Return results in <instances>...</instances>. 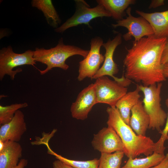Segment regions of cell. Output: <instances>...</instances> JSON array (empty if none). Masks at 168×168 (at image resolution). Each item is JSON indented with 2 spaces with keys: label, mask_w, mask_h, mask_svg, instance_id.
Instances as JSON below:
<instances>
[{
  "label": "cell",
  "mask_w": 168,
  "mask_h": 168,
  "mask_svg": "<svg viewBox=\"0 0 168 168\" xmlns=\"http://www.w3.org/2000/svg\"><path fill=\"white\" fill-rule=\"evenodd\" d=\"M166 40L153 35L133 41L124 61V77L145 86L166 80L161 61Z\"/></svg>",
  "instance_id": "obj_1"
},
{
  "label": "cell",
  "mask_w": 168,
  "mask_h": 168,
  "mask_svg": "<svg viewBox=\"0 0 168 168\" xmlns=\"http://www.w3.org/2000/svg\"><path fill=\"white\" fill-rule=\"evenodd\" d=\"M107 124L112 128L121 138L124 152L128 158H134L141 154L147 156L154 152L155 142L149 137L138 135L123 119L115 107H109Z\"/></svg>",
  "instance_id": "obj_2"
},
{
  "label": "cell",
  "mask_w": 168,
  "mask_h": 168,
  "mask_svg": "<svg viewBox=\"0 0 168 168\" xmlns=\"http://www.w3.org/2000/svg\"><path fill=\"white\" fill-rule=\"evenodd\" d=\"M89 50L83 49L78 47L64 44L62 38L55 47L49 49L36 48L34 51L33 58L36 62L46 64L47 67L43 70L39 69L41 75L48 72L54 68H59L63 70H67L69 66L65 63L70 57L79 55L85 58Z\"/></svg>",
  "instance_id": "obj_3"
},
{
  "label": "cell",
  "mask_w": 168,
  "mask_h": 168,
  "mask_svg": "<svg viewBox=\"0 0 168 168\" xmlns=\"http://www.w3.org/2000/svg\"><path fill=\"white\" fill-rule=\"evenodd\" d=\"M137 85L144 95L143 106L150 119L148 128L156 129L160 133L167 116V114L161 106L160 93L162 83L160 82L149 86Z\"/></svg>",
  "instance_id": "obj_4"
},
{
  "label": "cell",
  "mask_w": 168,
  "mask_h": 168,
  "mask_svg": "<svg viewBox=\"0 0 168 168\" xmlns=\"http://www.w3.org/2000/svg\"><path fill=\"white\" fill-rule=\"evenodd\" d=\"M34 51L28 50L22 54L14 53L12 47L9 46L2 48L0 50V80L2 81L6 75H9L12 80L15 76L22 71L21 68L13 70L15 67L25 65L35 66L36 61L33 58Z\"/></svg>",
  "instance_id": "obj_5"
},
{
  "label": "cell",
  "mask_w": 168,
  "mask_h": 168,
  "mask_svg": "<svg viewBox=\"0 0 168 168\" xmlns=\"http://www.w3.org/2000/svg\"><path fill=\"white\" fill-rule=\"evenodd\" d=\"M76 9L73 15L68 19L55 31L63 33L67 29L81 24H85L90 27L89 22L97 17L111 16L110 13L101 4L91 8L86 1L83 0H75Z\"/></svg>",
  "instance_id": "obj_6"
},
{
  "label": "cell",
  "mask_w": 168,
  "mask_h": 168,
  "mask_svg": "<svg viewBox=\"0 0 168 168\" xmlns=\"http://www.w3.org/2000/svg\"><path fill=\"white\" fill-rule=\"evenodd\" d=\"M97 104L104 103L115 107L118 101L127 92L128 88L107 76L97 78L94 83Z\"/></svg>",
  "instance_id": "obj_7"
},
{
  "label": "cell",
  "mask_w": 168,
  "mask_h": 168,
  "mask_svg": "<svg viewBox=\"0 0 168 168\" xmlns=\"http://www.w3.org/2000/svg\"><path fill=\"white\" fill-rule=\"evenodd\" d=\"M122 42V35L119 33L112 40L110 39L106 43H104L103 46L105 49L104 63L92 79H96L102 76H109L126 87L131 84V81L126 78L124 75L119 78L114 76L118 72L119 69L114 60L113 55L116 48Z\"/></svg>",
  "instance_id": "obj_8"
},
{
  "label": "cell",
  "mask_w": 168,
  "mask_h": 168,
  "mask_svg": "<svg viewBox=\"0 0 168 168\" xmlns=\"http://www.w3.org/2000/svg\"><path fill=\"white\" fill-rule=\"evenodd\" d=\"M104 43L99 37L92 38L91 41L90 49L86 57L79 62L78 80L82 81L86 77L92 79L104 62L105 56L100 53V47Z\"/></svg>",
  "instance_id": "obj_9"
},
{
  "label": "cell",
  "mask_w": 168,
  "mask_h": 168,
  "mask_svg": "<svg viewBox=\"0 0 168 168\" xmlns=\"http://www.w3.org/2000/svg\"><path fill=\"white\" fill-rule=\"evenodd\" d=\"M131 10V8L128 7L126 10L128 15L126 18L112 24L115 28L122 26L128 29V32L123 36L124 39L128 41L134 37V42H137L143 37L154 35L153 30L149 23L142 16L136 17L133 16Z\"/></svg>",
  "instance_id": "obj_10"
},
{
  "label": "cell",
  "mask_w": 168,
  "mask_h": 168,
  "mask_svg": "<svg viewBox=\"0 0 168 168\" xmlns=\"http://www.w3.org/2000/svg\"><path fill=\"white\" fill-rule=\"evenodd\" d=\"M91 143L95 150L101 153H110L124 150L121 138L115 130L108 126L94 134Z\"/></svg>",
  "instance_id": "obj_11"
},
{
  "label": "cell",
  "mask_w": 168,
  "mask_h": 168,
  "mask_svg": "<svg viewBox=\"0 0 168 168\" xmlns=\"http://www.w3.org/2000/svg\"><path fill=\"white\" fill-rule=\"evenodd\" d=\"M97 104L94 83L90 84L78 94L70 108L72 117L78 120L86 119L93 107Z\"/></svg>",
  "instance_id": "obj_12"
},
{
  "label": "cell",
  "mask_w": 168,
  "mask_h": 168,
  "mask_svg": "<svg viewBox=\"0 0 168 168\" xmlns=\"http://www.w3.org/2000/svg\"><path fill=\"white\" fill-rule=\"evenodd\" d=\"M26 130L24 114L19 110L11 121L0 126V141L18 142Z\"/></svg>",
  "instance_id": "obj_13"
},
{
  "label": "cell",
  "mask_w": 168,
  "mask_h": 168,
  "mask_svg": "<svg viewBox=\"0 0 168 168\" xmlns=\"http://www.w3.org/2000/svg\"><path fill=\"white\" fill-rule=\"evenodd\" d=\"M136 12L149 23L156 37H168V10L151 13L136 10Z\"/></svg>",
  "instance_id": "obj_14"
},
{
  "label": "cell",
  "mask_w": 168,
  "mask_h": 168,
  "mask_svg": "<svg viewBox=\"0 0 168 168\" xmlns=\"http://www.w3.org/2000/svg\"><path fill=\"white\" fill-rule=\"evenodd\" d=\"M22 151L18 142L5 141L4 147L0 151V168H15L22 157Z\"/></svg>",
  "instance_id": "obj_15"
},
{
  "label": "cell",
  "mask_w": 168,
  "mask_h": 168,
  "mask_svg": "<svg viewBox=\"0 0 168 168\" xmlns=\"http://www.w3.org/2000/svg\"><path fill=\"white\" fill-rule=\"evenodd\" d=\"M129 125L138 135L145 136L150 123L149 116L145 111L142 101L139 100L131 110Z\"/></svg>",
  "instance_id": "obj_16"
},
{
  "label": "cell",
  "mask_w": 168,
  "mask_h": 168,
  "mask_svg": "<svg viewBox=\"0 0 168 168\" xmlns=\"http://www.w3.org/2000/svg\"><path fill=\"white\" fill-rule=\"evenodd\" d=\"M140 91L138 86L133 91L127 92L117 102L115 107L125 122L129 125L130 112L133 107L140 100Z\"/></svg>",
  "instance_id": "obj_17"
},
{
  "label": "cell",
  "mask_w": 168,
  "mask_h": 168,
  "mask_svg": "<svg viewBox=\"0 0 168 168\" xmlns=\"http://www.w3.org/2000/svg\"><path fill=\"white\" fill-rule=\"evenodd\" d=\"M98 4L102 5L110 14L111 16L118 21L123 19L125 11L130 5L134 4V0H97Z\"/></svg>",
  "instance_id": "obj_18"
},
{
  "label": "cell",
  "mask_w": 168,
  "mask_h": 168,
  "mask_svg": "<svg viewBox=\"0 0 168 168\" xmlns=\"http://www.w3.org/2000/svg\"><path fill=\"white\" fill-rule=\"evenodd\" d=\"M31 4L43 12L49 24L54 27H57L61 20L51 0H32Z\"/></svg>",
  "instance_id": "obj_19"
},
{
  "label": "cell",
  "mask_w": 168,
  "mask_h": 168,
  "mask_svg": "<svg viewBox=\"0 0 168 168\" xmlns=\"http://www.w3.org/2000/svg\"><path fill=\"white\" fill-rule=\"evenodd\" d=\"M165 156L164 154L153 152L143 158H128L121 168H151L160 163Z\"/></svg>",
  "instance_id": "obj_20"
},
{
  "label": "cell",
  "mask_w": 168,
  "mask_h": 168,
  "mask_svg": "<svg viewBox=\"0 0 168 168\" xmlns=\"http://www.w3.org/2000/svg\"><path fill=\"white\" fill-rule=\"evenodd\" d=\"M43 144L47 147V153L48 154L54 156L57 160H59L74 168H98L100 162L99 159L95 158L92 160L85 161L68 159L57 154L53 151L49 147V141L44 142Z\"/></svg>",
  "instance_id": "obj_21"
},
{
  "label": "cell",
  "mask_w": 168,
  "mask_h": 168,
  "mask_svg": "<svg viewBox=\"0 0 168 168\" xmlns=\"http://www.w3.org/2000/svg\"><path fill=\"white\" fill-rule=\"evenodd\" d=\"M124 155L123 151L101 153L98 168H120Z\"/></svg>",
  "instance_id": "obj_22"
},
{
  "label": "cell",
  "mask_w": 168,
  "mask_h": 168,
  "mask_svg": "<svg viewBox=\"0 0 168 168\" xmlns=\"http://www.w3.org/2000/svg\"><path fill=\"white\" fill-rule=\"evenodd\" d=\"M26 102L16 103L9 105H0V124L2 125L10 122L13 118L16 112L20 109L28 106Z\"/></svg>",
  "instance_id": "obj_23"
},
{
  "label": "cell",
  "mask_w": 168,
  "mask_h": 168,
  "mask_svg": "<svg viewBox=\"0 0 168 168\" xmlns=\"http://www.w3.org/2000/svg\"><path fill=\"white\" fill-rule=\"evenodd\" d=\"M159 133H161V135L158 140L155 142L154 152L164 154L166 149L164 142L168 137V113L164 128Z\"/></svg>",
  "instance_id": "obj_24"
},
{
  "label": "cell",
  "mask_w": 168,
  "mask_h": 168,
  "mask_svg": "<svg viewBox=\"0 0 168 168\" xmlns=\"http://www.w3.org/2000/svg\"><path fill=\"white\" fill-rule=\"evenodd\" d=\"M168 62V37L167 38L165 48L162 56L161 63L163 65Z\"/></svg>",
  "instance_id": "obj_25"
},
{
  "label": "cell",
  "mask_w": 168,
  "mask_h": 168,
  "mask_svg": "<svg viewBox=\"0 0 168 168\" xmlns=\"http://www.w3.org/2000/svg\"><path fill=\"white\" fill-rule=\"evenodd\" d=\"M53 168H74L59 160L53 162Z\"/></svg>",
  "instance_id": "obj_26"
},
{
  "label": "cell",
  "mask_w": 168,
  "mask_h": 168,
  "mask_svg": "<svg viewBox=\"0 0 168 168\" xmlns=\"http://www.w3.org/2000/svg\"><path fill=\"white\" fill-rule=\"evenodd\" d=\"M151 168H168V153L160 163Z\"/></svg>",
  "instance_id": "obj_27"
},
{
  "label": "cell",
  "mask_w": 168,
  "mask_h": 168,
  "mask_svg": "<svg viewBox=\"0 0 168 168\" xmlns=\"http://www.w3.org/2000/svg\"><path fill=\"white\" fill-rule=\"evenodd\" d=\"M164 4V1L163 0H152L149 6V8H155Z\"/></svg>",
  "instance_id": "obj_28"
},
{
  "label": "cell",
  "mask_w": 168,
  "mask_h": 168,
  "mask_svg": "<svg viewBox=\"0 0 168 168\" xmlns=\"http://www.w3.org/2000/svg\"><path fill=\"white\" fill-rule=\"evenodd\" d=\"M28 161L26 159H21L16 166L15 168H24L27 166Z\"/></svg>",
  "instance_id": "obj_29"
},
{
  "label": "cell",
  "mask_w": 168,
  "mask_h": 168,
  "mask_svg": "<svg viewBox=\"0 0 168 168\" xmlns=\"http://www.w3.org/2000/svg\"><path fill=\"white\" fill-rule=\"evenodd\" d=\"M163 70L165 77L168 78V62L163 65Z\"/></svg>",
  "instance_id": "obj_30"
},
{
  "label": "cell",
  "mask_w": 168,
  "mask_h": 168,
  "mask_svg": "<svg viewBox=\"0 0 168 168\" xmlns=\"http://www.w3.org/2000/svg\"><path fill=\"white\" fill-rule=\"evenodd\" d=\"M166 104L167 107L168 108V98L166 99Z\"/></svg>",
  "instance_id": "obj_31"
},
{
  "label": "cell",
  "mask_w": 168,
  "mask_h": 168,
  "mask_svg": "<svg viewBox=\"0 0 168 168\" xmlns=\"http://www.w3.org/2000/svg\"><path fill=\"white\" fill-rule=\"evenodd\" d=\"M167 139L168 140V137H167Z\"/></svg>",
  "instance_id": "obj_32"
}]
</instances>
